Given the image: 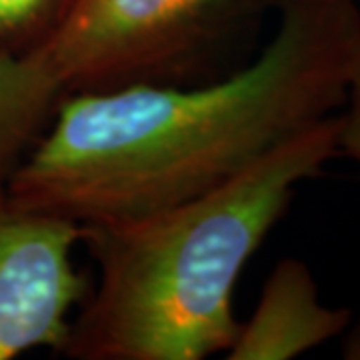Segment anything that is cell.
I'll list each match as a JSON object with an SVG mask.
<instances>
[{
    "label": "cell",
    "mask_w": 360,
    "mask_h": 360,
    "mask_svg": "<svg viewBox=\"0 0 360 360\" xmlns=\"http://www.w3.org/2000/svg\"><path fill=\"white\" fill-rule=\"evenodd\" d=\"M272 39L224 77L63 94L4 193L78 224L208 193L347 101L356 0H284Z\"/></svg>",
    "instance_id": "1"
},
{
    "label": "cell",
    "mask_w": 360,
    "mask_h": 360,
    "mask_svg": "<svg viewBox=\"0 0 360 360\" xmlns=\"http://www.w3.org/2000/svg\"><path fill=\"white\" fill-rule=\"evenodd\" d=\"M330 115L208 193L136 219L82 224L98 284L63 354L77 360H202L240 330L234 286L295 198L335 158Z\"/></svg>",
    "instance_id": "2"
},
{
    "label": "cell",
    "mask_w": 360,
    "mask_h": 360,
    "mask_svg": "<svg viewBox=\"0 0 360 360\" xmlns=\"http://www.w3.org/2000/svg\"><path fill=\"white\" fill-rule=\"evenodd\" d=\"M284 0H70L32 51L65 94L224 77Z\"/></svg>",
    "instance_id": "3"
},
{
    "label": "cell",
    "mask_w": 360,
    "mask_h": 360,
    "mask_svg": "<svg viewBox=\"0 0 360 360\" xmlns=\"http://www.w3.org/2000/svg\"><path fill=\"white\" fill-rule=\"evenodd\" d=\"M82 238L77 220L16 205L0 191V360L34 348L63 352L90 292L72 258Z\"/></svg>",
    "instance_id": "4"
},
{
    "label": "cell",
    "mask_w": 360,
    "mask_h": 360,
    "mask_svg": "<svg viewBox=\"0 0 360 360\" xmlns=\"http://www.w3.org/2000/svg\"><path fill=\"white\" fill-rule=\"evenodd\" d=\"M352 321L348 309H330L319 298L310 269L283 258L266 278L250 321L226 352L229 360H288L338 338Z\"/></svg>",
    "instance_id": "5"
},
{
    "label": "cell",
    "mask_w": 360,
    "mask_h": 360,
    "mask_svg": "<svg viewBox=\"0 0 360 360\" xmlns=\"http://www.w3.org/2000/svg\"><path fill=\"white\" fill-rule=\"evenodd\" d=\"M63 94L37 52L0 49V191L46 132Z\"/></svg>",
    "instance_id": "6"
},
{
    "label": "cell",
    "mask_w": 360,
    "mask_h": 360,
    "mask_svg": "<svg viewBox=\"0 0 360 360\" xmlns=\"http://www.w3.org/2000/svg\"><path fill=\"white\" fill-rule=\"evenodd\" d=\"M70 0H0V49L28 52L39 46Z\"/></svg>",
    "instance_id": "7"
},
{
    "label": "cell",
    "mask_w": 360,
    "mask_h": 360,
    "mask_svg": "<svg viewBox=\"0 0 360 360\" xmlns=\"http://www.w3.org/2000/svg\"><path fill=\"white\" fill-rule=\"evenodd\" d=\"M338 115V146L340 156H347L360 168V42L348 78L347 101Z\"/></svg>",
    "instance_id": "8"
},
{
    "label": "cell",
    "mask_w": 360,
    "mask_h": 360,
    "mask_svg": "<svg viewBox=\"0 0 360 360\" xmlns=\"http://www.w3.org/2000/svg\"><path fill=\"white\" fill-rule=\"evenodd\" d=\"M342 338V359L345 360H360V314L352 319L347 330L340 335Z\"/></svg>",
    "instance_id": "9"
}]
</instances>
